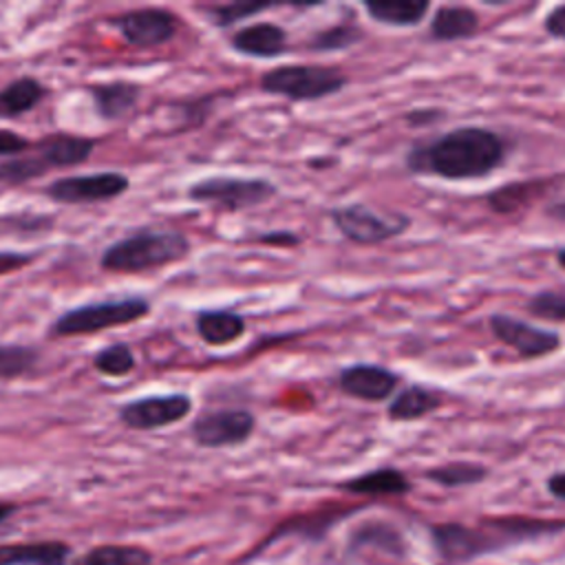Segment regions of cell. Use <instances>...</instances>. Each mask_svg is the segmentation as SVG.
<instances>
[{"instance_id":"obj_1","label":"cell","mask_w":565,"mask_h":565,"mask_svg":"<svg viewBox=\"0 0 565 565\" xmlns=\"http://www.w3.org/2000/svg\"><path fill=\"white\" fill-rule=\"evenodd\" d=\"M508 141L492 128L459 126L413 143L404 166L413 174L444 181H477L505 163Z\"/></svg>"},{"instance_id":"obj_2","label":"cell","mask_w":565,"mask_h":565,"mask_svg":"<svg viewBox=\"0 0 565 565\" xmlns=\"http://www.w3.org/2000/svg\"><path fill=\"white\" fill-rule=\"evenodd\" d=\"M190 252V238L179 230L139 227L110 243L99 256V267L110 274H143L179 263Z\"/></svg>"},{"instance_id":"obj_3","label":"cell","mask_w":565,"mask_h":565,"mask_svg":"<svg viewBox=\"0 0 565 565\" xmlns=\"http://www.w3.org/2000/svg\"><path fill=\"white\" fill-rule=\"evenodd\" d=\"M150 309H152V305L143 296H124V298L84 302V305L62 311L49 324L46 335L49 338L93 335L104 329L139 322L150 313Z\"/></svg>"},{"instance_id":"obj_4","label":"cell","mask_w":565,"mask_h":565,"mask_svg":"<svg viewBox=\"0 0 565 565\" xmlns=\"http://www.w3.org/2000/svg\"><path fill=\"white\" fill-rule=\"evenodd\" d=\"M349 77L335 66L322 64H282L265 71L258 88L267 95L285 97L294 104L320 102L344 90Z\"/></svg>"},{"instance_id":"obj_5","label":"cell","mask_w":565,"mask_h":565,"mask_svg":"<svg viewBox=\"0 0 565 565\" xmlns=\"http://www.w3.org/2000/svg\"><path fill=\"white\" fill-rule=\"evenodd\" d=\"M188 199L201 205H210L218 212H243L271 201L278 188L263 177H234L212 174L188 185Z\"/></svg>"},{"instance_id":"obj_6","label":"cell","mask_w":565,"mask_h":565,"mask_svg":"<svg viewBox=\"0 0 565 565\" xmlns=\"http://www.w3.org/2000/svg\"><path fill=\"white\" fill-rule=\"evenodd\" d=\"M331 225L353 245H380L402 236L411 216L404 212H380L366 203H349L329 210Z\"/></svg>"},{"instance_id":"obj_7","label":"cell","mask_w":565,"mask_h":565,"mask_svg":"<svg viewBox=\"0 0 565 565\" xmlns=\"http://www.w3.org/2000/svg\"><path fill=\"white\" fill-rule=\"evenodd\" d=\"M130 188V179L124 172L106 170V172H88L62 177L46 183L44 194L53 203L62 205H93L115 201L126 194Z\"/></svg>"},{"instance_id":"obj_8","label":"cell","mask_w":565,"mask_h":565,"mask_svg":"<svg viewBox=\"0 0 565 565\" xmlns=\"http://www.w3.org/2000/svg\"><path fill=\"white\" fill-rule=\"evenodd\" d=\"M488 329L501 344L516 351L521 360L547 358L563 347L558 331L519 320L510 313H490Z\"/></svg>"},{"instance_id":"obj_9","label":"cell","mask_w":565,"mask_h":565,"mask_svg":"<svg viewBox=\"0 0 565 565\" xmlns=\"http://www.w3.org/2000/svg\"><path fill=\"white\" fill-rule=\"evenodd\" d=\"M108 26L137 49H152L170 42L179 29V15L163 7H141L110 15Z\"/></svg>"},{"instance_id":"obj_10","label":"cell","mask_w":565,"mask_h":565,"mask_svg":"<svg viewBox=\"0 0 565 565\" xmlns=\"http://www.w3.org/2000/svg\"><path fill=\"white\" fill-rule=\"evenodd\" d=\"M190 413L192 397L188 393H168L128 399L119 406L117 417L130 430H159L185 419Z\"/></svg>"},{"instance_id":"obj_11","label":"cell","mask_w":565,"mask_h":565,"mask_svg":"<svg viewBox=\"0 0 565 565\" xmlns=\"http://www.w3.org/2000/svg\"><path fill=\"white\" fill-rule=\"evenodd\" d=\"M256 430V417L247 408H218L194 419L190 433L201 448H232L245 444Z\"/></svg>"},{"instance_id":"obj_12","label":"cell","mask_w":565,"mask_h":565,"mask_svg":"<svg viewBox=\"0 0 565 565\" xmlns=\"http://www.w3.org/2000/svg\"><path fill=\"white\" fill-rule=\"evenodd\" d=\"M433 543L446 561H468L479 554L501 550V541L490 523L468 527L461 523H439L430 527Z\"/></svg>"},{"instance_id":"obj_13","label":"cell","mask_w":565,"mask_h":565,"mask_svg":"<svg viewBox=\"0 0 565 565\" xmlns=\"http://www.w3.org/2000/svg\"><path fill=\"white\" fill-rule=\"evenodd\" d=\"M399 384V375L382 364L355 362L338 373V388L362 402H384L388 399Z\"/></svg>"},{"instance_id":"obj_14","label":"cell","mask_w":565,"mask_h":565,"mask_svg":"<svg viewBox=\"0 0 565 565\" xmlns=\"http://www.w3.org/2000/svg\"><path fill=\"white\" fill-rule=\"evenodd\" d=\"M97 146L95 137L84 135H71V132H53L38 141H33V154L42 161V166L49 170L57 168H73L84 163Z\"/></svg>"},{"instance_id":"obj_15","label":"cell","mask_w":565,"mask_h":565,"mask_svg":"<svg viewBox=\"0 0 565 565\" xmlns=\"http://www.w3.org/2000/svg\"><path fill=\"white\" fill-rule=\"evenodd\" d=\"M230 46L245 57L274 60L287 53L289 38L287 31L276 22H254L234 31Z\"/></svg>"},{"instance_id":"obj_16","label":"cell","mask_w":565,"mask_h":565,"mask_svg":"<svg viewBox=\"0 0 565 565\" xmlns=\"http://www.w3.org/2000/svg\"><path fill=\"white\" fill-rule=\"evenodd\" d=\"M481 18L475 9L463 4H441L435 9L428 26L433 42H461L479 33Z\"/></svg>"},{"instance_id":"obj_17","label":"cell","mask_w":565,"mask_h":565,"mask_svg":"<svg viewBox=\"0 0 565 565\" xmlns=\"http://www.w3.org/2000/svg\"><path fill=\"white\" fill-rule=\"evenodd\" d=\"M88 95H90L95 110L102 119L119 121L128 113L135 110V106L141 97V86L137 82L115 79V82H104V84H90Z\"/></svg>"},{"instance_id":"obj_18","label":"cell","mask_w":565,"mask_h":565,"mask_svg":"<svg viewBox=\"0 0 565 565\" xmlns=\"http://www.w3.org/2000/svg\"><path fill=\"white\" fill-rule=\"evenodd\" d=\"M194 329L205 344L227 347L243 338L247 331V320L230 309H201L194 316Z\"/></svg>"},{"instance_id":"obj_19","label":"cell","mask_w":565,"mask_h":565,"mask_svg":"<svg viewBox=\"0 0 565 565\" xmlns=\"http://www.w3.org/2000/svg\"><path fill=\"white\" fill-rule=\"evenodd\" d=\"M444 404V397L439 391L424 386V384H408L406 388H402L388 404L386 408V417L391 422H415V419H424L426 415L439 411Z\"/></svg>"},{"instance_id":"obj_20","label":"cell","mask_w":565,"mask_h":565,"mask_svg":"<svg viewBox=\"0 0 565 565\" xmlns=\"http://www.w3.org/2000/svg\"><path fill=\"white\" fill-rule=\"evenodd\" d=\"M49 95V88L31 75L11 79L0 88V119H18L35 110Z\"/></svg>"},{"instance_id":"obj_21","label":"cell","mask_w":565,"mask_h":565,"mask_svg":"<svg viewBox=\"0 0 565 565\" xmlns=\"http://www.w3.org/2000/svg\"><path fill=\"white\" fill-rule=\"evenodd\" d=\"M362 7L373 22L393 29L417 26L430 11L428 0H364Z\"/></svg>"},{"instance_id":"obj_22","label":"cell","mask_w":565,"mask_h":565,"mask_svg":"<svg viewBox=\"0 0 565 565\" xmlns=\"http://www.w3.org/2000/svg\"><path fill=\"white\" fill-rule=\"evenodd\" d=\"M340 488L344 492L351 494H366V497H402L406 492H411V481L408 477L399 470V468H375L369 472H362L353 479H347L344 483H340Z\"/></svg>"},{"instance_id":"obj_23","label":"cell","mask_w":565,"mask_h":565,"mask_svg":"<svg viewBox=\"0 0 565 565\" xmlns=\"http://www.w3.org/2000/svg\"><path fill=\"white\" fill-rule=\"evenodd\" d=\"M71 547L62 541L0 545V565H66Z\"/></svg>"},{"instance_id":"obj_24","label":"cell","mask_w":565,"mask_h":565,"mask_svg":"<svg viewBox=\"0 0 565 565\" xmlns=\"http://www.w3.org/2000/svg\"><path fill=\"white\" fill-rule=\"evenodd\" d=\"M152 554L141 545L104 543L79 554L71 565H150Z\"/></svg>"},{"instance_id":"obj_25","label":"cell","mask_w":565,"mask_h":565,"mask_svg":"<svg viewBox=\"0 0 565 565\" xmlns=\"http://www.w3.org/2000/svg\"><path fill=\"white\" fill-rule=\"evenodd\" d=\"M424 477L444 488H461V486L481 483L488 477V468L472 461H448L426 470Z\"/></svg>"},{"instance_id":"obj_26","label":"cell","mask_w":565,"mask_h":565,"mask_svg":"<svg viewBox=\"0 0 565 565\" xmlns=\"http://www.w3.org/2000/svg\"><path fill=\"white\" fill-rule=\"evenodd\" d=\"M362 38H364V31L358 24L340 22V24L316 31L313 38L309 40V49L320 51V53L347 51V49L355 46L358 42H362Z\"/></svg>"},{"instance_id":"obj_27","label":"cell","mask_w":565,"mask_h":565,"mask_svg":"<svg viewBox=\"0 0 565 565\" xmlns=\"http://www.w3.org/2000/svg\"><path fill=\"white\" fill-rule=\"evenodd\" d=\"M40 360V351L29 344L0 342V382L26 375Z\"/></svg>"},{"instance_id":"obj_28","label":"cell","mask_w":565,"mask_h":565,"mask_svg":"<svg viewBox=\"0 0 565 565\" xmlns=\"http://www.w3.org/2000/svg\"><path fill=\"white\" fill-rule=\"evenodd\" d=\"M137 360H135V353L130 349V344L126 342H115V344H108L104 349H99L95 355H93V366L97 373L106 375V377H124L128 373H132Z\"/></svg>"},{"instance_id":"obj_29","label":"cell","mask_w":565,"mask_h":565,"mask_svg":"<svg viewBox=\"0 0 565 565\" xmlns=\"http://www.w3.org/2000/svg\"><path fill=\"white\" fill-rule=\"evenodd\" d=\"M274 7H278V4L276 2H230V4H214L207 9V13H210V20L214 26L227 29L245 18L269 11Z\"/></svg>"},{"instance_id":"obj_30","label":"cell","mask_w":565,"mask_h":565,"mask_svg":"<svg viewBox=\"0 0 565 565\" xmlns=\"http://www.w3.org/2000/svg\"><path fill=\"white\" fill-rule=\"evenodd\" d=\"M353 545H358V547H362V545H380V547H384V550L395 554L397 547H402V536H399V532H395L386 523H366V525L355 530Z\"/></svg>"},{"instance_id":"obj_31","label":"cell","mask_w":565,"mask_h":565,"mask_svg":"<svg viewBox=\"0 0 565 565\" xmlns=\"http://www.w3.org/2000/svg\"><path fill=\"white\" fill-rule=\"evenodd\" d=\"M527 311L534 318L550 322H565V294L563 291H539L527 300Z\"/></svg>"},{"instance_id":"obj_32","label":"cell","mask_w":565,"mask_h":565,"mask_svg":"<svg viewBox=\"0 0 565 565\" xmlns=\"http://www.w3.org/2000/svg\"><path fill=\"white\" fill-rule=\"evenodd\" d=\"M33 146V141L15 130L9 128H0V157H18L29 152Z\"/></svg>"},{"instance_id":"obj_33","label":"cell","mask_w":565,"mask_h":565,"mask_svg":"<svg viewBox=\"0 0 565 565\" xmlns=\"http://www.w3.org/2000/svg\"><path fill=\"white\" fill-rule=\"evenodd\" d=\"M256 243L260 245H271V247H296L300 245V236L291 230H271L254 236Z\"/></svg>"},{"instance_id":"obj_34","label":"cell","mask_w":565,"mask_h":565,"mask_svg":"<svg viewBox=\"0 0 565 565\" xmlns=\"http://www.w3.org/2000/svg\"><path fill=\"white\" fill-rule=\"evenodd\" d=\"M543 31L556 40H565V2L554 4L543 18Z\"/></svg>"},{"instance_id":"obj_35","label":"cell","mask_w":565,"mask_h":565,"mask_svg":"<svg viewBox=\"0 0 565 565\" xmlns=\"http://www.w3.org/2000/svg\"><path fill=\"white\" fill-rule=\"evenodd\" d=\"M33 263V254L26 252H11V249H2L0 252V276L4 274H13L24 269L26 265Z\"/></svg>"},{"instance_id":"obj_36","label":"cell","mask_w":565,"mask_h":565,"mask_svg":"<svg viewBox=\"0 0 565 565\" xmlns=\"http://www.w3.org/2000/svg\"><path fill=\"white\" fill-rule=\"evenodd\" d=\"M545 488L547 492L558 499V501H565V472H554L547 477L545 481Z\"/></svg>"},{"instance_id":"obj_37","label":"cell","mask_w":565,"mask_h":565,"mask_svg":"<svg viewBox=\"0 0 565 565\" xmlns=\"http://www.w3.org/2000/svg\"><path fill=\"white\" fill-rule=\"evenodd\" d=\"M18 510V505L15 503H9V501H0V523L2 521H7L13 512Z\"/></svg>"},{"instance_id":"obj_38","label":"cell","mask_w":565,"mask_h":565,"mask_svg":"<svg viewBox=\"0 0 565 565\" xmlns=\"http://www.w3.org/2000/svg\"><path fill=\"white\" fill-rule=\"evenodd\" d=\"M550 216H556L561 221H565V203H556L550 207Z\"/></svg>"},{"instance_id":"obj_39","label":"cell","mask_w":565,"mask_h":565,"mask_svg":"<svg viewBox=\"0 0 565 565\" xmlns=\"http://www.w3.org/2000/svg\"><path fill=\"white\" fill-rule=\"evenodd\" d=\"M556 265H558V267L565 271V245L556 249Z\"/></svg>"}]
</instances>
